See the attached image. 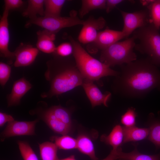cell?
I'll list each match as a JSON object with an SVG mask.
<instances>
[{"mask_svg":"<svg viewBox=\"0 0 160 160\" xmlns=\"http://www.w3.org/2000/svg\"><path fill=\"white\" fill-rule=\"evenodd\" d=\"M124 1L123 0H106L105 8L106 12L109 13L117 5Z\"/></svg>","mask_w":160,"mask_h":160,"instance_id":"obj_34","label":"cell"},{"mask_svg":"<svg viewBox=\"0 0 160 160\" xmlns=\"http://www.w3.org/2000/svg\"><path fill=\"white\" fill-rule=\"evenodd\" d=\"M9 11L4 9L0 20V54L1 57L6 59L10 64L15 57L14 52L9 49V34L8 17Z\"/></svg>","mask_w":160,"mask_h":160,"instance_id":"obj_10","label":"cell"},{"mask_svg":"<svg viewBox=\"0 0 160 160\" xmlns=\"http://www.w3.org/2000/svg\"><path fill=\"white\" fill-rule=\"evenodd\" d=\"M73 47L71 43L65 42L56 47L54 54L62 57H68L73 54Z\"/></svg>","mask_w":160,"mask_h":160,"instance_id":"obj_31","label":"cell"},{"mask_svg":"<svg viewBox=\"0 0 160 160\" xmlns=\"http://www.w3.org/2000/svg\"><path fill=\"white\" fill-rule=\"evenodd\" d=\"M47 108L57 118L72 127V121L71 114L67 109L60 105L52 106Z\"/></svg>","mask_w":160,"mask_h":160,"instance_id":"obj_27","label":"cell"},{"mask_svg":"<svg viewBox=\"0 0 160 160\" xmlns=\"http://www.w3.org/2000/svg\"><path fill=\"white\" fill-rule=\"evenodd\" d=\"M59 160H76L75 158V156L73 155H72L70 156L63 159H59Z\"/></svg>","mask_w":160,"mask_h":160,"instance_id":"obj_37","label":"cell"},{"mask_svg":"<svg viewBox=\"0 0 160 160\" xmlns=\"http://www.w3.org/2000/svg\"><path fill=\"white\" fill-rule=\"evenodd\" d=\"M158 31L150 23L136 30L132 33L138 41L134 49L147 55L156 65H160V34Z\"/></svg>","mask_w":160,"mask_h":160,"instance_id":"obj_4","label":"cell"},{"mask_svg":"<svg viewBox=\"0 0 160 160\" xmlns=\"http://www.w3.org/2000/svg\"><path fill=\"white\" fill-rule=\"evenodd\" d=\"M147 8L151 23L159 30L160 28V0H150Z\"/></svg>","mask_w":160,"mask_h":160,"instance_id":"obj_24","label":"cell"},{"mask_svg":"<svg viewBox=\"0 0 160 160\" xmlns=\"http://www.w3.org/2000/svg\"><path fill=\"white\" fill-rule=\"evenodd\" d=\"M84 21L80 20L74 13L68 17H37L29 19L26 23L25 26L27 28L31 25H35L56 34L64 28L83 25Z\"/></svg>","mask_w":160,"mask_h":160,"instance_id":"obj_6","label":"cell"},{"mask_svg":"<svg viewBox=\"0 0 160 160\" xmlns=\"http://www.w3.org/2000/svg\"><path fill=\"white\" fill-rule=\"evenodd\" d=\"M123 20L124 26L122 31L126 38L136 30L146 26L151 23L148 11L141 10L133 12H128L119 9Z\"/></svg>","mask_w":160,"mask_h":160,"instance_id":"obj_7","label":"cell"},{"mask_svg":"<svg viewBox=\"0 0 160 160\" xmlns=\"http://www.w3.org/2000/svg\"><path fill=\"white\" fill-rule=\"evenodd\" d=\"M118 160H160V154L148 155L140 153L137 147L129 153L123 152L121 147L118 149Z\"/></svg>","mask_w":160,"mask_h":160,"instance_id":"obj_21","label":"cell"},{"mask_svg":"<svg viewBox=\"0 0 160 160\" xmlns=\"http://www.w3.org/2000/svg\"><path fill=\"white\" fill-rule=\"evenodd\" d=\"M41 160H59L57 155L58 148L54 143L45 142L39 144Z\"/></svg>","mask_w":160,"mask_h":160,"instance_id":"obj_22","label":"cell"},{"mask_svg":"<svg viewBox=\"0 0 160 160\" xmlns=\"http://www.w3.org/2000/svg\"><path fill=\"white\" fill-rule=\"evenodd\" d=\"M36 33L37 48L46 53H54L56 48L54 43L55 34L46 29L39 31Z\"/></svg>","mask_w":160,"mask_h":160,"instance_id":"obj_16","label":"cell"},{"mask_svg":"<svg viewBox=\"0 0 160 160\" xmlns=\"http://www.w3.org/2000/svg\"><path fill=\"white\" fill-rule=\"evenodd\" d=\"M148 139L157 147H160V123H156L149 128Z\"/></svg>","mask_w":160,"mask_h":160,"instance_id":"obj_30","label":"cell"},{"mask_svg":"<svg viewBox=\"0 0 160 160\" xmlns=\"http://www.w3.org/2000/svg\"><path fill=\"white\" fill-rule=\"evenodd\" d=\"M105 24V20L102 17L97 19L89 17L84 21L78 36L79 41L84 44L93 42L97 37L98 31L103 29Z\"/></svg>","mask_w":160,"mask_h":160,"instance_id":"obj_8","label":"cell"},{"mask_svg":"<svg viewBox=\"0 0 160 160\" xmlns=\"http://www.w3.org/2000/svg\"><path fill=\"white\" fill-rule=\"evenodd\" d=\"M38 121L39 120L36 119L31 121L14 120L8 122L1 133V140H4L6 138L15 136L34 135L36 124Z\"/></svg>","mask_w":160,"mask_h":160,"instance_id":"obj_9","label":"cell"},{"mask_svg":"<svg viewBox=\"0 0 160 160\" xmlns=\"http://www.w3.org/2000/svg\"><path fill=\"white\" fill-rule=\"evenodd\" d=\"M14 120L13 117L11 115L2 112H0V126L2 127L7 122Z\"/></svg>","mask_w":160,"mask_h":160,"instance_id":"obj_35","label":"cell"},{"mask_svg":"<svg viewBox=\"0 0 160 160\" xmlns=\"http://www.w3.org/2000/svg\"><path fill=\"white\" fill-rule=\"evenodd\" d=\"M32 87L30 83L24 77L15 81L11 93L7 96L8 107L19 105L22 97Z\"/></svg>","mask_w":160,"mask_h":160,"instance_id":"obj_15","label":"cell"},{"mask_svg":"<svg viewBox=\"0 0 160 160\" xmlns=\"http://www.w3.org/2000/svg\"><path fill=\"white\" fill-rule=\"evenodd\" d=\"M77 148L82 153L89 157L92 160H98L95 152L94 144L90 137L83 133L77 137Z\"/></svg>","mask_w":160,"mask_h":160,"instance_id":"obj_19","label":"cell"},{"mask_svg":"<svg viewBox=\"0 0 160 160\" xmlns=\"http://www.w3.org/2000/svg\"><path fill=\"white\" fill-rule=\"evenodd\" d=\"M27 8L23 12L22 15L30 19L37 17L44 16V0H29Z\"/></svg>","mask_w":160,"mask_h":160,"instance_id":"obj_20","label":"cell"},{"mask_svg":"<svg viewBox=\"0 0 160 160\" xmlns=\"http://www.w3.org/2000/svg\"><path fill=\"white\" fill-rule=\"evenodd\" d=\"M69 39L76 66L84 79L93 81L104 76L118 74L119 72L92 57L72 37H69Z\"/></svg>","mask_w":160,"mask_h":160,"instance_id":"obj_3","label":"cell"},{"mask_svg":"<svg viewBox=\"0 0 160 160\" xmlns=\"http://www.w3.org/2000/svg\"><path fill=\"white\" fill-rule=\"evenodd\" d=\"M121 66L113 84L116 94L123 97L140 98L154 89L160 91V71L147 57Z\"/></svg>","mask_w":160,"mask_h":160,"instance_id":"obj_1","label":"cell"},{"mask_svg":"<svg viewBox=\"0 0 160 160\" xmlns=\"http://www.w3.org/2000/svg\"><path fill=\"white\" fill-rule=\"evenodd\" d=\"M37 114L54 132L61 135H67L71 132V127L65 124L49 111L47 108L39 107L32 111Z\"/></svg>","mask_w":160,"mask_h":160,"instance_id":"obj_11","label":"cell"},{"mask_svg":"<svg viewBox=\"0 0 160 160\" xmlns=\"http://www.w3.org/2000/svg\"><path fill=\"white\" fill-rule=\"evenodd\" d=\"M135 39L132 36L102 50L100 61L110 67L128 64L137 60L134 51Z\"/></svg>","mask_w":160,"mask_h":160,"instance_id":"obj_5","label":"cell"},{"mask_svg":"<svg viewBox=\"0 0 160 160\" xmlns=\"http://www.w3.org/2000/svg\"><path fill=\"white\" fill-rule=\"evenodd\" d=\"M51 140L60 149L71 150L77 148L76 139L67 135L53 136L51 137Z\"/></svg>","mask_w":160,"mask_h":160,"instance_id":"obj_25","label":"cell"},{"mask_svg":"<svg viewBox=\"0 0 160 160\" xmlns=\"http://www.w3.org/2000/svg\"><path fill=\"white\" fill-rule=\"evenodd\" d=\"M82 85L92 107L102 104L107 106L111 95L110 92L103 94L92 81L84 79Z\"/></svg>","mask_w":160,"mask_h":160,"instance_id":"obj_14","label":"cell"},{"mask_svg":"<svg viewBox=\"0 0 160 160\" xmlns=\"http://www.w3.org/2000/svg\"><path fill=\"white\" fill-rule=\"evenodd\" d=\"M39 50L29 44L21 43L14 52L15 67H25L31 64L35 61Z\"/></svg>","mask_w":160,"mask_h":160,"instance_id":"obj_13","label":"cell"},{"mask_svg":"<svg viewBox=\"0 0 160 160\" xmlns=\"http://www.w3.org/2000/svg\"><path fill=\"white\" fill-rule=\"evenodd\" d=\"M17 144L23 160H39L36 153L28 143L18 140Z\"/></svg>","mask_w":160,"mask_h":160,"instance_id":"obj_28","label":"cell"},{"mask_svg":"<svg viewBox=\"0 0 160 160\" xmlns=\"http://www.w3.org/2000/svg\"><path fill=\"white\" fill-rule=\"evenodd\" d=\"M118 159V148L112 149L109 154L102 160H117Z\"/></svg>","mask_w":160,"mask_h":160,"instance_id":"obj_36","label":"cell"},{"mask_svg":"<svg viewBox=\"0 0 160 160\" xmlns=\"http://www.w3.org/2000/svg\"><path fill=\"white\" fill-rule=\"evenodd\" d=\"M4 9L9 11L20 8L23 4V1L21 0H5Z\"/></svg>","mask_w":160,"mask_h":160,"instance_id":"obj_33","label":"cell"},{"mask_svg":"<svg viewBox=\"0 0 160 160\" xmlns=\"http://www.w3.org/2000/svg\"><path fill=\"white\" fill-rule=\"evenodd\" d=\"M11 68L8 64L0 62V84L4 87L9 79L11 73Z\"/></svg>","mask_w":160,"mask_h":160,"instance_id":"obj_32","label":"cell"},{"mask_svg":"<svg viewBox=\"0 0 160 160\" xmlns=\"http://www.w3.org/2000/svg\"><path fill=\"white\" fill-rule=\"evenodd\" d=\"M105 0H83L79 11V15L82 17L90 11L96 9H105Z\"/></svg>","mask_w":160,"mask_h":160,"instance_id":"obj_26","label":"cell"},{"mask_svg":"<svg viewBox=\"0 0 160 160\" xmlns=\"http://www.w3.org/2000/svg\"><path fill=\"white\" fill-rule=\"evenodd\" d=\"M65 1V0H44V16H61V9Z\"/></svg>","mask_w":160,"mask_h":160,"instance_id":"obj_23","label":"cell"},{"mask_svg":"<svg viewBox=\"0 0 160 160\" xmlns=\"http://www.w3.org/2000/svg\"><path fill=\"white\" fill-rule=\"evenodd\" d=\"M123 143L135 142L143 140L148 137L149 128H142L135 126L131 127H123Z\"/></svg>","mask_w":160,"mask_h":160,"instance_id":"obj_18","label":"cell"},{"mask_svg":"<svg viewBox=\"0 0 160 160\" xmlns=\"http://www.w3.org/2000/svg\"><path fill=\"white\" fill-rule=\"evenodd\" d=\"M137 114L135 109L132 107L128 108L126 112L121 116V121L125 127L135 126Z\"/></svg>","mask_w":160,"mask_h":160,"instance_id":"obj_29","label":"cell"},{"mask_svg":"<svg viewBox=\"0 0 160 160\" xmlns=\"http://www.w3.org/2000/svg\"><path fill=\"white\" fill-rule=\"evenodd\" d=\"M100 139L102 142L112 146L113 149L118 148L123 143V127L119 125H116L108 135H103Z\"/></svg>","mask_w":160,"mask_h":160,"instance_id":"obj_17","label":"cell"},{"mask_svg":"<svg viewBox=\"0 0 160 160\" xmlns=\"http://www.w3.org/2000/svg\"><path fill=\"white\" fill-rule=\"evenodd\" d=\"M46 66L44 76L50 88L41 94L42 98H51L70 91L82 85L84 80L75 60L69 57L54 54L53 57L47 62Z\"/></svg>","mask_w":160,"mask_h":160,"instance_id":"obj_2","label":"cell"},{"mask_svg":"<svg viewBox=\"0 0 160 160\" xmlns=\"http://www.w3.org/2000/svg\"><path fill=\"white\" fill-rule=\"evenodd\" d=\"M125 38V36L122 31L114 30L107 27L104 30L99 32L96 40L92 43L94 47L92 51L94 52L98 49L103 50Z\"/></svg>","mask_w":160,"mask_h":160,"instance_id":"obj_12","label":"cell"}]
</instances>
